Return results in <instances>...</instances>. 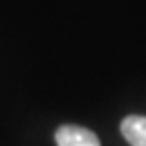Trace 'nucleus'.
<instances>
[{
  "mask_svg": "<svg viewBox=\"0 0 146 146\" xmlns=\"http://www.w3.org/2000/svg\"><path fill=\"white\" fill-rule=\"evenodd\" d=\"M55 139L58 146H100L97 135L79 125H62L55 132Z\"/></svg>",
  "mask_w": 146,
  "mask_h": 146,
  "instance_id": "1",
  "label": "nucleus"
},
{
  "mask_svg": "<svg viewBox=\"0 0 146 146\" xmlns=\"http://www.w3.org/2000/svg\"><path fill=\"white\" fill-rule=\"evenodd\" d=\"M120 130L130 146H146V116L130 114L123 118Z\"/></svg>",
  "mask_w": 146,
  "mask_h": 146,
  "instance_id": "2",
  "label": "nucleus"
}]
</instances>
